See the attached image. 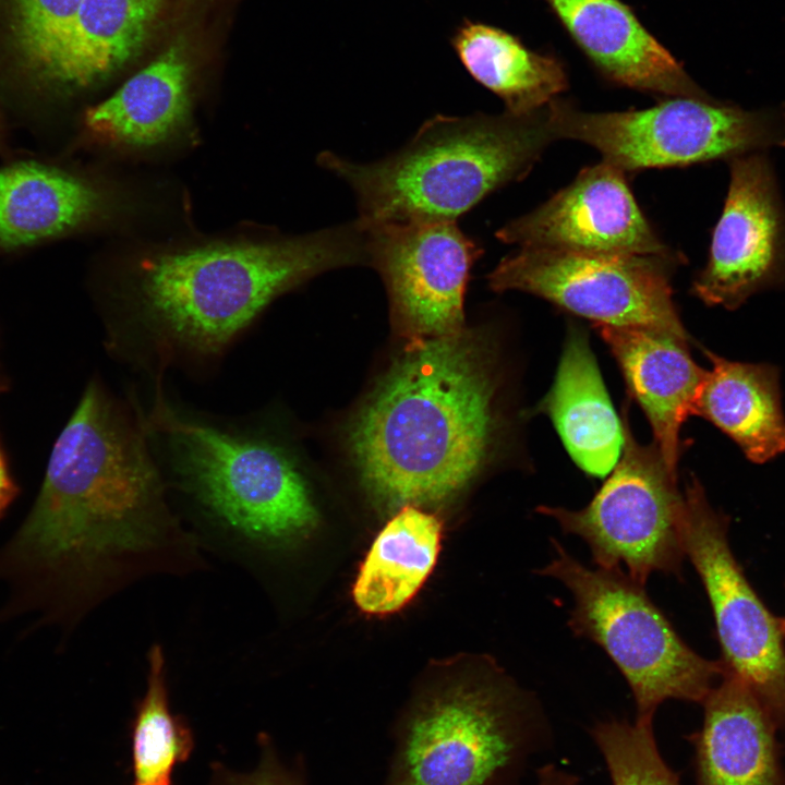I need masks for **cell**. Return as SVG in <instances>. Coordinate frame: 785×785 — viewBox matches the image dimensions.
I'll use <instances>...</instances> for the list:
<instances>
[{"label":"cell","mask_w":785,"mask_h":785,"mask_svg":"<svg viewBox=\"0 0 785 785\" xmlns=\"http://www.w3.org/2000/svg\"><path fill=\"white\" fill-rule=\"evenodd\" d=\"M134 395L98 377L86 386L52 448L37 498L0 547L10 597L0 620L37 612L73 628L99 604L150 576L203 567Z\"/></svg>","instance_id":"cell-1"},{"label":"cell","mask_w":785,"mask_h":785,"mask_svg":"<svg viewBox=\"0 0 785 785\" xmlns=\"http://www.w3.org/2000/svg\"><path fill=\"white\" fill-rule=\"evenodd\" d=\"M360 264H369V251L357 220L299 237L155 254L132 269L106 312L105 348L153 383L170 371L208 375L278 297Z\"/></svg>","instance_id":"cell-2"},{"label":"cell","mask_w":785,"mask_h":785,"mask_svg":"<svg viewBox=\"0 0 785 785\" xmlns=\"http://www.w3.org/2000/svg\"><path fill=\"white\" fill-rule=\"evenodd\" d=\"M499 366L495 341L480 328L404 343L346 433L376 502H445L490 466L505 430Z\"/></svg>","instance_id":"cell-3"},{"label":"cell","mask_w":785,"mask_h":785,"mask_svg":"<svg viewBox=\"0 0 785 785\" xmlns=\"http://www.w3.org/2000/svg\"><path fill=\"white\" fill-rule=\"evenodd\" d=\"M145 427L169 490L256 546L290 544L317 511L291 448L257 420L224 419L176 404L154 384Z\"/></svg>","instance_id":"cell-4"},{"label":"cell","mask_w":785,"mask_h":785,"mask_svg":"<svg viewBox=\"0 0 785 785\" xmlns=\"http://www.w3.org/2000/svg\"><path fill=\"white\" fill-rule=\"evenodd\" d=\"M550 140L546 111L437 114L379 160L355 162L324 150L317 161L350 186L362 228L456 221L496 189L522 178Z\"/></svg>","instance_id":"cell-5"},{"label":"cell","mask_w":785,"mask_h":785,"mask_svg":"<svg viewBox=\"0 0 785 785\" xmlns=\"http://www.w3.org/2000/svg\"><path fill=\"white\" fill-rule=\"evenodd\" d=\"M550 742L531 692L498 678L447 686L399 722L383 785H517Z\"/></svg>","instance_id":"cell-6"},{"label":"cell","mask_w":785,"mask_h":785,"mask_svg":"<svg viewBox=\"0 0 785 785\" xmlns=\"http://www.w3.org/2000/svg\"><path fill=\"white\" fill-rule=\"evenodd\" d=\"M552 548L553 558L536 572L568 589L569 629L596 643L617 666L632 692L636 721L653 723L657 708L671 699L702 704L723 674L722 662L695 652L645 585L625 571L592 569L554 539Z\"/></svg>","instance_id":"cell-7"},{"label":"cell","mask_w":785,"mask_h":785,"mask_svg":"<svg viewBox=\"0 0 785 785\" xmlns=\"http://www.w3.org/2000/svg\"><path fill=\"white\" fill-rule=\"evenodd\" d=\"M553 138L587 143L625 170L688 166L785 146V110H745L714 98L675 97L643 110L584 112L554 99Z\"/></svg>","instance_id":"cell-8"},{"label":"cell","mask_w":785,"mask_h":785,"mask_svg":"<svg viewBox=\"0 0 785 785\" xmlns=\"http://www.w3.org/2000/svg\"><path fill=\"white\" fill-rule=\"evenodd\" d=\"M623 412L621 455L591 502L577 510L545 505L536 510L583 540L596 567L620 569L642 585L653 572L681 578L685 494L678 473L654 443L635 438L627 409Z\"/></svg>","instance_id":"cell-9"},{"label":"cell","mask_w":785,"mask_h":785,"mask_svg":"<svg viewBox=\"0 0 785 785\" xmlns=\"http://www.w3.org/2000/svg\"><path fill=\"white\" fill-rule=\"evenodd\" d=\"M683 543L708 595L722 664L785 728V643L778 618L758 595L728 542L729 518L709 502L700 481L686 483Z\"/></svg>","instance_id":"cell-10"},{"label":"cell","mask_w":785,"mask_h":785,"mask_svg":"<svg viewBox=\"0 0 785 785\" xmlns=\"http://www.w3.org/2000/svg\"><path fill=\"white\" fill-rule=\"evenodd\" d=\"M663 259L521 247L504 257L487 281L496 292L532 293L594 324L653 327L689 338Z\"/></svg>","instance_id":"cell-11"},{"label":"cell","mask_w":785,"mask_h":785,"mask_svg":"<svg viewBox=\"0 0 785 785\" xmlns=\"http://www.w3.org/2000/svg\"><path fill=\"white\" fill-rule=\"evenodd\" d=\"M369 265L386 287L394 330L406 342L457 333L464 294L482 249L449 220L363 228Z\"/></svg>","instance_id":"cell-12"},{"label":"cell","mask_w":785,"mask_h":785,"mask_svg":"<svg viewBox=\"0 0 785 785\" xmlns=\"http://www.w3.org/2000/svg\"><path fill=\"white\" fill-rule=\"evenodd\" d=\"M728 164L722 215L691 292L706 305L735 310L752 294L785 285V207L764 152Z\"/></svg>","instance_id":"cell-13"},{"label":"cell","mask_w":785,"mask_h":785,"mask_svg":"<svg viewBox=\"0 0 785 785\" xmlns=\"http://www.w3.org/2000/svg\"><path fill=\"white\" fill-rule=\"evenodd\" d=\"M496 238L529 249L668 256L624 171L606 161L583 169L546 203L500 228Z\"/></svg>","instance_id":"cell-14"},{"label":"cell","mask_w":785,"mask_h":785,"mask_svg":"<svg viewBox=\"0 0 785 785\" xmlns=\"http://www.w3.org/2000/svg\"><path fill=\"white\" fill-rule=\"evenodd\" d=\"M594 326L616 359L629 394L643 410L654 444L677 473L680 430L695 414L708 370L692 359L689 338L645 326Z\"/></svg>","instance_id":"cell-15"},{"label":"cell","mask_w":785,"mask_h":785,"mask_svg":"<svg viewBox=\"0 0 785 785\" xmlns=\"http://www.w3.org/2000/svg\"><path fill=\"white\" fill-rule=\"evenodd\" d=\"M594 67L630 88L712 99L621 0H543Z\"/></svg>","instance_id":"cell-16"},{"label":"cell","mask_w":785,"mask_h":785,"mask_svg":"<svg viewBox=\"0 0 785 785\" xmlns=\"http://www.w3.org/2000/svg\"><path fill=\"white\" fill-rule=\"evenodd\" d=\"M702 705V725L690 736L696 785H785L777 726L738 676L724 667Z\"/></svg>","instance_id":"cell-17"},{"label":"cell","mask_w":785,"mask_h":785,"mask_svg":"<svg viewBox=\"0 0 785 785\" xmlns=\"http://www.w3.org/2000/svg\"><path fill=\"white\" fill-rule=\"evenodd\" d=\"M174 0H83L69 36L35 78L57 90L95 85L135 59Z\"/></svg>","instance_id":"cell-18"},{"label":"cell","mask_w":785,"mask_h":785,"mask_svg":"<svg viewBox=\"0 0 785 785\" xmlns=\"http://www.w3.org/2000/svg\"><path fill=\"white\" fill-rule=\"evenodd\" d=\"M194 72V41L180 35L113 94L90 107L84 123L93 134L120 144H160L190 116Z\"/></svg>","instance_id":"cell-19"},{"label":"cell","mask_w":785,"mask_h":785,"mask_svg":"<svg viewBox=\"0 0 785 785\" xmlns=\"http://www.w3.org/2000/svg\"><path fill=\"white\" fill-rule=\"evenodd\" d=\"M587 474L603 478L623 451L624 428L605 388L588 335L570 326L552 387L538 406Z\"/></svg>","instance_id":"cell-20"},{"label":"cell","mask_w":785,"mask_h":785,"mask_svg":"<svg viewBox=\"0 0 785 785\" xmlns=\"http://www.w3.org/2000/svg\"><path fill=\"white\" fill-rule=\"evenodd\" d=\"M89 181L38 160L0 166V250L13 251L62 237L105 209Z\"/></svg>","instance_id":"cell-21"},{"label":"cell","mask_w":785,"mask_h":785,"mask_svg":"<svg viewBox=\"0 0 785 785\" xmlns=\"http://www.w3.org/2000/svg\"><path fill=\"white\" fill-rule=\"evenodd\" d=\"M711 362L695 414L730 437L746 458L764 463L785 454V416L777 369L730 361L709 350Z\"/></svg>","instance_id":"cell-22"},{"label":"cell","mask_w":785,"mask_h":785,"mask_svg":"<svg viewBox=\"0 0 785 785\" xmlns=\"http://www.w3.org/2000/svg\"><path fill=\"white\" fill-rule=\"evenodd\" d=\"M451 45L469 74L502 98L509 114L539 112L568 86L560 61L527 48L499 27L464 20Z\"/></svg>","instance_id":"cell-23"},{"label":"cell","mask_w":785,"mask_h":785,"mask_svg":"<svg viewBox=\"0 0 785 785\" xmlns=\"http://www.w3.org/2000/svg\"><path fill=\"white\" fill-rule=\"evenodd\" d=\"M442 523L415 505H406L374 540L353 587L357 605L385 615L404 606L432 571L439 552Z\"/></svg>","instance_id":"cell-24"},{"label":"cell","mask_w":785,"mask_h":785,"mask_svg":"<svg viewBox=\"0 0 785 785\" xmlns=\"http://www.w3.org/2000/svg\"><path fill=\"white\" fill-rule=\"evenodd\" d=\"M130 740L135 783L169 781L194 748L190 725L171 710L167 661L159 644L147 654L146 688L135 706Z\"/></svg>","instance_id":"cell-25"},{"label":"cell","mask_w":785,"mask_h":785,"mask_svg":"<svg viewBox=\"0 0 785 785\" xmlns=\"http://www.w3.org/2000/svg\"><path fill=\"white\" fill-rule=\"evenodd\" d=\"M613 785H681L660 753L653 723L611 718L591 732Z\"/></svg>","instance_id":"cell-26"},{"label":"cell","mask_w":785,"mask_h":785,"mask_svg":"<svg viewBox=\"0 0 785 785\" xmlns=\"http://www.w3.org/2000/svg\"><path fill=\"white\" fill-rule=\"evenodd\" d=\"M83 0H3L11 45L34 81L69 36Z\"/></svg>","instance_id":"cell-27"},{"label":"cell","mask_w":785,"mask_h":785,"mask_svg":"<svg viewBox=\"0 0 785 785\" xmlns=\"http://www.w3.org/2000/svg\"><path fill=\"white\" fill-rule=\"evenodd\" d=\"M262 756L258 765L251 773H237L215 763L214 785H306L303 773L286 765L276 752L273 742L265 735L259 736Z\"/></svg>","instance_id":"cell-28"},{"label":"cell","mask_w":785,"mask_h":785,"mask_svg":"<svg viewBox=\"0 0 785 785\" xmlns=\"http://www.w3.org/2000/svg\"><path fill=\"white\" fill-rule=\"evenodd\" d=\"M536 785H580V783L577 776L553 764H546L536 771Z\"/></svg>","instance_id":"cell-29"},{"label":"cell","mask_w":785,"mask_h":785,"mask_svg":"<svg viewBox=\"0 0 785 785\" xmlns=\"http://www.w3.org/2000/svg\"><path fill=\"white\" fill-rule=\"evenodd\" d=\"M17 494V487L11 479L0 450V518Z\"/></svg>","instance_id":"cell-30"},{"label":"cell","mask_w":785,"mask_h":785,"mask_svg":"<svg viewBox=\"0 0 785 785\" xmlns=\"http://www.w3.org/2000/svg\"><path fill=\"white\" fill-rule=\"evenodd\" d=\"M134 785H171V780L155 783H135Z\"/></svg>","instance_id":"cell-31"},{"label":"cell","mask_w":785,"mask_h":785,"mask_svg":"<svg viewBox=\"0 0 785 785\" xmlns=\"http://www.w3.org/2000/svg\"><path fill=\"white\" fill-rule=\"evenodd\" d=\"M778 624H780L781 631L785 638V617L778 618Z\"/></svg>","instance_id":"cell-32"},{"label":"cell","mask_w":785,"mask_h":785,"mask_svg":"<svg viewBox=\"0 0 785 785\" xmlns=\"http://www.w3.org/2000/svg\"><path fill=\"white\" fill-rule=\"evenodd\" d=\"M0 133H1V121H0Z\"/></svg>","instance_id":"cell-33"}]
</instances>
